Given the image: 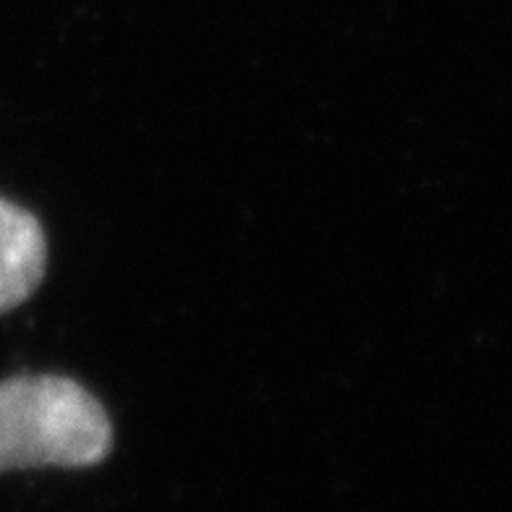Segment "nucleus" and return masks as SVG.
<instances>
[{"label": "nucleus", "instance_id": "f257e3e1", "mask_svg": "<svg viewBox=\"0 0 512 512\" xmlns=\"http://www.w3.org/2000/svg\"><path fill=\"white\" fill-rule=\"evenodd\" d=\"M110 450L108 411L76 379L19 374L0 382V473L92 468Z\"/></svg>", "mask_w": 512, "mask_h": 512}, {"label": "nucleus", "instance_id": "f03ea898", "mask_svg": "<svg viewBox=\"0 0 512 512\" xmlns=\"http://www.w3.org/2000/svg\"><path fill=\"white\" fill-rule=\"evenodd\" d=\"M48 267V241L40 220L0 196V314L32 296Z\"/></svg>", "mask_w": 512, "mask_h": 512}]
</instances>
